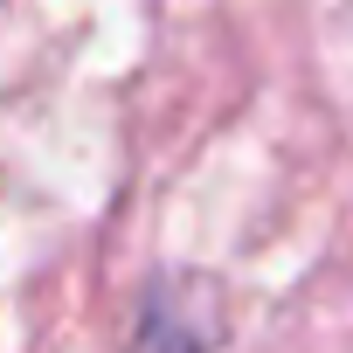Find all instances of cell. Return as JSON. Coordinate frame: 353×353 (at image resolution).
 <instances>
[{
  "label": "cell",
  "mask_w": 353,
  "mask_h": 353,
  "mask_svg": "<svg viewBox=\"0 0 353 353\" xmlns=\"http://www.w3.org/2000/svg\"><path fill=\"white\" fill-rule=\"evenodd\" d=\"M229 291L215 270H152L132 298L125 353H222Z\"/></svg>",
  "instance_id": "6da1fadb"
}]
</instances>
